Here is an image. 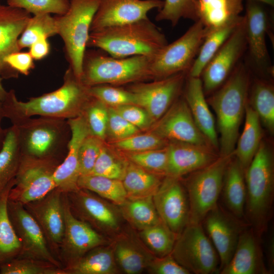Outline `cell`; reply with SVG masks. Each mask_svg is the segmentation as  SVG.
Masks as SVG:
<instances>
[{
	"mask_svg": "<svg viewBox=\"0 0 274 274\" xmlns=\"http://www.w3.org/2000/svg\"><path fill=\"white\" fill-rule=\"evenodd\" d=\"M88 88L69 67L62 85L53 91L30 97L26 101L18 100L14 90L8 91L2 102L3 115L11 123L34 116L66 120L73 118L82 113L92 97Z\"/></svg>",
	"mask_w": 274,
	"mask_h": 274,
	"instance_id": "obj_1",
	"label": "cell"
},
{
	"mask_svg": "<svg viewBox=\"0 0 274 274\" xmlns=\"http://www.w3.org/2000/svg\"><path fill=\"white\" fill-rule=\"evenodd\" d=\"M167 44L165 35L148 17L91 31L87 47L98 48L116 58L152 57Z\"/></svg>",
	"mask_w": 274,
	"mask_h": 274,
	"instance_id": "obj_2",
	"label": "cell"
},
{
	"mask_svg": "<svg viewBox=\"0 0 274 274\" xmlns=\"http://www.w3.org/2000/svg\"><path fill=\"white\" fill-rule=\"evenodd\" d=\"M249 76L238 64L225 83L207 100L214 111L220 133L219 155H233L248 103Z\"/></svg>",
	"mask_w": 274,
	"mask_h": 274,
	"instance_id": "obj_3",
	"label": "cell"
},
{
	"mask_svg": "<svg viewBox=\"0 0 274 274\" xmlns=\"http://www.w3.org/2000/svg\"><path fill=\"white\" fill-rule=\"evenodd\" d=\"M12 124L17 129L22 156L60 163L66 156L71 135L67 120L39 116Z\"/></svg>",
	"mask_w": 274,
	"mask_h": 274,
	"instance_id": "obj_4",
	"label": "cell"
},
{
	"mask_svg": "<svg viewBox=\"0 0 274 274\" xmlns=\"http://www.w3.org/2000/svg\"><path fill=\"white\" fill-rule=\"evenodd\" d=\"M151 56L113 57L105 52L86 50L80 78L86 86L100 84L119 86L151 79Z\"/></svg>",
	"mask_w": 274,
	"mask_h": 274,
	"instance_id": "obj_5",
	"label": "cell"
},
{
	"mask_svg": "<svg viewBox=\"0 0 274 274\" xmlns=\"http://www.w3.org/2000/svg\"><path fill=\"white\" fill-rule=\"evenodd\" d=\"M245 180L246 215L255 230L260 234L268 221L274 192L273 157L263 141L245 170Z\"/></svg>",
	"mask_w": 274,
	"mask_h": 274,
	"instance_id": "obj_6",
	"label": "cell"
},
{
	"mask_svg": "<svg viewBox=\"0 0 274 274\" xmlns=\"http://www.w3.org/2000/svg\"><path fill=\"white\" fill-rule=\"evenodd\" d=\"M98 0H70L67 12L54 16L57 35L62 38L70 67L80 80L90 27Z\"/></svg>",
	"mask_w": 274,
	"mask_h": 274,
	"instance_id": "obj_7",
	"label": "cell"
},
{
	"mask_svg": "<svg viewBox=\"0 0 274 274\" xmlns=\"http://www.w3.org/2000/svg\"><path fill=\"white\" fill-rule=\"evenodd\" d=\"M233 156L219 155L209 165L192 173L187 179L189 223H201L207 215L217 206L225 170Z\"/></svg>",
	"mask_w": 274,
	"mask_h": 274,
	"instance_id": "obj_8",
	"label": "cell"
},
{
	"mask_svg": "<svg viewBox=\"0 0 274 274\" xmlns=\"http://www.w3.org/2000/svg\"><path fill=\"white\" fill-rule=\"evenodd\" d=\"M208 33L203 24L196 21L181 37L162 47L151 58L152 79H160L188 72Z\"/></svg>",
	"mask_w": 274,
	"mask_h": 274,
	"instance_id": "obj_9",
	"label": "cell"
},
{
	"mask_svg": "<svg viewBox=\"0 0 274 274\" xmlns=\"http://www.w3.org/2000/svg\"><path fill=\"white\" fill-rule=\"evenodd\" d=\"M171 255L190 273L218 271V253L201 223H189L178 235Z\"/></svg>",
	"mask_w": 274,
	"mask_h": 274,
	"instance_id": "obj_10",
	"label": "cell"
},
{
	"mask_svg": "<svg viewBox=\"0 0 274 274\" xmlns=\"http://www.w3.org/2000/svg\"><path fill=\"white\" fill-rule=\"evenodd\" d=\"M66 194L73 214L102 235L112 239L124 227L118 206L83 188Z\"/></svg>",
	"mask_w": 274,
	"mask_h": 274,
	"instance_id": "obj_11",
	"label": "cell"
},
{
	"mask_svg": "<svg viewBox=\"0 0 274 274\" xmlns=\"http://www.w3.org/2000/svg\"><path fill=\"white\" fill-rule=\"evenodd\" d=\"M60 162L22 155L8 199L23 204L40 199L54 190V173Z\"/></svg>",
	"mask_w": 274,
	"mask_h": 274,
	"instance_id": "obj_12",
	"label": "cell"
},
{
	"mask_svg": "<svg viewBox=\"0 0 274 274\" xmlns=\"http://www.w3.org/2000/svg\"><path fill=\"white\" fill-rule=\"evenodd\" d=\"M7 208L10 219L21 245L20 256L62 268L51 251L40 226L24 205L8 199Z\"/></svg>",
	"mask_w": 274,
	"mask_h": 274,
	"instance_id": "obj_13",
	"label": "cell"
},
{
	"mask_svg": "<svg viewBox=\"0 0 274 274\" xmlns=\"http://www.w3.org/2000/svg\"><path fill=\"white\" fill-rule=\"evenodd\" d=\"M148 131L169 142L187 143L214 148L195 124L185 99L174 101L152 124Z\"/></svg>",
	"mask_w": 274,
	"mask_h": 274,
	"instance_id": "obj_14",
	"label": "cell"
},
{
	"mask_svg": "<svg viewBox=\"0 0 274 274\" xmlns=\"http://www.w3.org/2000/svg\"><path fill=\"white\" fill-rule=\"evenodd\" d=\"M64 231L60 246V257L65 265L90 250L108 245L112 239L102 235L72 213L66 193H63Z\"/></svg>",
	"mask_w": 274,
	"mask_h": 274,
	"instance_id": "obj_15",
	"label": "cell"
},
{
	"mask_svg": "<svg viewBox=\"0 0 274 274\" xmlns=\"http://www.w3.org/2000/svg\"><path fill=\"white\" fill-rule=\"evenodd\" d=\"M247 47L244 16L203 70L201 76L204 92H212L223 84L234 69Z\"/></svg>",
	"mask_w": 274,
	"mask_h": 274,
	"instance_id": "obj_16",
	"label": "cell"
},
{
	"mask_svg": "<svg viewBox=\"0 0 274 274\" xmlns=\"http://www.w3.org/2000/svg\"><path fill=\"white\" fill-rule=\"evenodd\" d=\"M186 72L151 82H136L128 89L134 95L136 105L144 109L154 123L166 112L179 95Z\"/></svg>",
	"mask_w": 274,
	"mask_h": 274,
	"instance_id": "obj_17",
	"label": "cell"
},
{
	"mask_svg": "<svg viewBox=\"0 0 274 274\" xmlns=\"http://www.w3.org/2000/svg\"><path fill=\"white\" fill-rule=\"evenodd\" d=\"M153 199L162 222L179 235L189 219L188 195L180 178L165 176Z\"/></svg>",
	"mask_w": 274,
	"mask_h": 274,
	"instance_id": "obj_18",
	"label": "cell"
},
{
	"mask_svg": "<svg viewBox=\"0 0 274 274\" xmlns=\"http://www.w3.org/2000/svg\"><path fill=\"white\" fill-rule=\"evenodd\" d=\"M163 4L162 0H98L90 32L147 18L150 11Z\"/></svg>",
	"mask_w": 274,
	"mask_h": 274,
	"instance_id": "obj_19",
	"label": "cell"
},
{
	"mask_svg": "<svg viewBox=\"0 0 274 274\" xmlns=\"http://www.w3.org/2000/svg\"><path fill=\"white\" fill-rule=\"evenodd\" d=\"M23 205L41 228L50 250L59 249L65 225L63 193L55 188L43 198Z\"/></svg>",
	"mask_w": 274,
	"mask_h": 274,
	"instance_id": "obj_20",
	"label": "cell"
},
{
	"mask_svg": "<svg viewBox=\"0 0 274 274\" xmlns=\"http://www.w3.org/2000/svg\"><path fill=\"white\" fill-rule=\"evenodd\" d=\"M67 121L71 132L67 154L54 173L55 188L65 193L80 188L78 185L80 177L79 150L82 141L90 134L82 114Z\"/></svg>",
	"mask_w": 274,
	"mask_h": 274,
	"instance_id": "obj_21",
	"label": "cell"
},
{
	"mask_svg": "<svg viewBox=\"0 0 274 274\" xmlns=\"http://www.w3.org/2000/svg\"><path fill=\"white\" fill-rule=\"evenodd\" d=\"M236 219H237L228 215L217 206L202 221L219 258V271L230 261L243 231Z\"/></svg>",
	"mask_w": 274,
	"mask_h": 274,
	"instance_id": "obj_22",
	"label": "cell"
},
{
	"mask_svg": "<svg viewBox=\"0 0 274 274\" xmlns=\"http://www.w3.org/2000/svg\"><path fill=\"white\" fill-rule=\"evenodd\" d=\"M266 4L257 0H247L244 16L247 46L251 57L259 67L268 64L266 36L269 28Z\"/></svg>",
	"mask_w": 274,
	"mask_h": 274,
	"instance_id": "obj_23",
	"label": "cell"
},
{
	"mask_svg": "<svg viewBox=\"0 0 274 274\" xmlns=\"http://www.w3.org/2000/svg\"><path fill=\"white\" fill-rule=\"evenodd\" d=\"M167 151L166 176L179 178L207 166L219 156L213 148L179 142H169Z\"/></svg>",
	"mask_w": 274,
	"mask_h": 274,
	"instance_id": "obj_24",
	"label": "cell"
},
{
	"mask_svg": "<svg viewBox=\"0 0 274 274\" xmlns=\"http://www.w3.org/2000/svg\"><path fill=\"white\" fill-rule=\"evenodd\" d=\"M116 264L126 274H139L146 269L155 257L146 248L132 229L123 228L112 239Z\"/></svg>",
	"mask_w": 274,
	"mask_h": 274,
	"instance_id": "obj_25",
	"label": "cell"
},
{
	"mask_svg": "<svg viewBox=\"0 0 274 274\" xmlns=\"http://www.w3.org/2000/svg\"><path fill=\"white\" fill-rule=\"evenodd\" d=\"M31 17L30 13L23 9L0 4V64L13 78H17L19 73L4 60L8 55L21 51L18 39Z\"/></svg>",
	"mask_w": 274,
	"mask_h": 274,
	"instance_id": "obj_26",
	"label": "cell"
},
{
	"mask_svg": "<svg viewBox=\"0 0 274 274\" xmlns=\"http://www.w3.org/2000/svg\"><path fill=\"white\" fill-rule=\"evenodd\" d=\"M243 0H194L191 19L200 22L209 33L239 21Z\"/></svg>",
	"mask_w": 274,
	"mask_h": 274,
	"instance_id": "obj_27",
	"label": "cell"
},
{
	"mask_svg": "<svg viewBox=\"0 0 274 274\" xmlns=\"http://www.w3.org/2000/svg\"><path fill=\"white\" fill-rule=\"evenodd\" d=\"M185 99L198 128L215 150L219 149V139L214 117L205 98L201 79L189 77Z\"/></svg>",
	"mask_w": 274,
	"mask_h": 274,
	"instance_id": "obj_28",
	"label": "cell"
},
{
	"mask_svg": "<svg viewBox=\"0 0 274 274\" xmlns=\"http://www.w3.org/2000/svg\"><path fill=\"white\" fill-rule=\"evenodd\" d=\"M221 274H255L266 272L263 268L260 248L251 230H243L229 263Z\"/></svg>",
	"mask_w": 274,
	"mask_h": 274,
	"instance_id": "obj_29",
	"label": "cell"
},
{
	"mask_svg": "<svg viewBox=\"0 0 274 274\" xmlns=\"http://www.w3.org/2000/svg\"><path fill=\"white\" fill-rule=\"evenodd\" d=\"M65 274H117L111 243L95 247L63 268Z\"/></svg>",
	"mask_w": 274,
	"mask_h": 274,
	"instance_id": "obj_30",
	"label": "cell"
},
{
	"mask_svg": "<svg viewBox=\"0 0 274 274\" xmlns=\"http://www.w3.org/2000/svg\"><path fill=\"white\" fill-rule=\"evenodd\" d=\"M232 157L225 170L221 192L231 215L239 220L244 215L246 201L245 170L237 160Z\"/></svg>",
	"mask_w": 274,
	"mask_h": 274,
	"instance_id": "obj_31",
	"label": "cell"
},
{
	"mask_svg": "<svg viewBox=\"0 0 274 274\" xmlns=\"http://www.w3.org/2000/svg\"><path fill=\"white\" fill-rule=\"evenodd\" d=\"M244 129L238 137L233 155L245 170L251 163L262 142L261 121L251 106L247 104Z\"/></svg>",
	"mask_w": 274,
	"mask_h": 274,
	"instance_id": "obj_32",
	"label": "cell"
},
{
	"mask_svg": "<svg viewBox=\"0 0 274 274\" xmlns=\"http://www.w3.org/2000/svg\"><path fill=\"white\" fill-rule=\"evenodd\" d=\"M118 206L124 220L132 228L139 231L162 221L156 209L153 196L127 197Z\"/></svg>",
	"mask_w": 274,
	"mask_h": 274,
	"instance_id": "obj_33",
	"label": "cell"
},
{
	"mask_svg": "<svg viewBox=\"0 0 274 274\" xmlns=\"http://www.w3.org/2000/svg\"><path fill=\"white\" fill-rule=\"evenodd\" d=\"M21 158L17 129L12 125L6 128L5 138L0 150V194L14 182Z\"/></svg>",
	"mask_w": 274,
	"mask_h": 274,
	"instance_id": "obj_34",
	"label": "cell"
},
{
	"mask_svg": "<svg viewBox=\"0 0 274 274\" xmlns=\"http://www.w3.org/2000/svg\"><path fill=\"white\" fill-rule=\"evenodd\" d=\"M164 177L150 172L129 161L122 180L127 197L153 196Z\"/></svg>",
	"mask_w": 274,
	"mask_h": 274,
	"instance_id": "obj_35",
	"label": "cell"
},
{
	"mask_svg": "<svg viewBox=\"0 0 274 274\" xmlns=\"http://www.w3.org/2000/svg\"><path fill=\"white\" fill-rule=\"evenodd\" d=\"M14 182L0 194V264L20 256L21 245L10 219L7 203Z\"/></svg>",
	"mask_w": 274,
	"mask_h": 274,
	"instance_id": "obj_36",
	"label": "cell"
},
{
	"mask_svg": "<svg viewBox=\"0 0 274 274\" xmlns=\"http://www.w3.org/2000/svg\"><path fill=\"white\" fill-rule=\"evenodd\" d=\"M243 17L239 21L213 30L207 35L188 71L189 77L201 76L206 66L233 32Z\"/></svg>",
	"mask_w": 274,
	"mask_h": 274,
	"instance_id": "obj_37",
	"label": "cell"
},
{
	"mask_svg": "<svg viewBox=\"0 0 274 274\" xmlns=\"http://www.w3.org/2000/svg\"><path fill=\"white\" fill-rule=\"evenodd\" d=\"M78 185L80 188L90 191L99 196L117 205L122 204L127 194L121 180L100 176H80Z\"/></svg>",
	"mask_w": 274,
	"mask_h": 274,
	"instance_id": "obj_38",
	"label": "cell"
},
{
	"mask_svg": "<svg viewBox=\"0 0 274 274\" xmlns=\"http://www.w3.org/2000/svg\"><path fill=\"white\" fill-rule=\"evenodd\" d=\"M138 234L146 248L157 257L171 254L178 236L162 221L139 231Z\"/></svg>",
	"mask_w": 274,
	"mask_h": 274,
	"instance_id": "obj_39",
	"label": "cell"
},
{
	"mask_svg": "<svg viewBox=\"0 0 274 274\" xmlns=\"http://www.w3.org/2000/svg\"><path fill=\"white\" fill-rule=\"evenodd\" d=\"M252 106L261 122L271 133L274 130V89L272 85L261 80L255 81L251 95Z\"/></svg>",
	"mask_w": 274,
	"mask_h": 274,
	"instance_id": "obj_40",
	"label": "cell"
},
{
	"mask_svg": "<svg viewBox=\"0 0 274 274\" xmlns=\"http://www.w3.org/2000/svg\"><path fill=\"white\" fill-rule=\"evenodd\" d=\"M104 145L89 175L122 180L129 161L124 155Z\"/></svg>",
	"mask_w": 274,
	"mask_h": 274,
	"instance_id": "obj_41",
	"label": "cell"
},
{
	"mask_svg": "<svg viewBox=\"0 0 274 274\" xmlns=\"http://www.w3.org/2000/svg\"><path fill=\"white\" fill-rule=\"evenodd\" d=\"M57 35L54 17L50 14H41L31 16L18 39L21 50L29 48L41 37L49 38Z\"/></svg>",
	"mask_w": 274,
	"mask_h": 274,
	"instance_id": "obj_42",
	"label": "cell"
},
{
	"mask_svg": "<svg viewBox=\"0 0 274 274\" xmlns=\"http://www.w3.org/2000/svg\"><path fill=\"white\" fill-rule=\"evenodd\" d=\"M1 274H65L63 268L51 263L23 257L0 264Z\"/></svg>",
	"mask_w": 274,
	"mask_h": 274,
	"instance_id": "obj_43",
	"label": "cell"
},
{
	"mask_svg": "<svg viewBox=\"0 0 274 274\" xmlns=\"http://www.w3.org/2000/svg\"><path fill=\"white\" fill-rule=\"evenodd\" d=\"M169 141L148 131L112 142L111 145L124 153H134L161 149L167 147Z\"/></svg>",
	"mask_w": 274,
	"mask_h": 274,
	"instance_id": "obj_44",
	"label": "cell"
},
{
	"mask_svg": "<svg viewBox=\"0 0 274 274\" xmlns=\"http://www.w3.org/2000/svg\"><path fill=\"white\" fill-rule=\"evenodd\" d=\"M82 114L85 118L90 134L105 141L107 137L108 106L91 97Z\"/></svg>",
	"mask_w": 274,
	"mask_h": 274,
	"instance_id": "obj_45",
	"label": "cell"
},
{
	"mask_svg": "<svg viewBox=\"0 0 274 274\" xmlns=\"http://www.w3.org/2000/svg\"><path fill=\"white\" fill-rule=\"evenodd\" d=\"M127 159L141 167L165 176L168 161L167 146L140 152L124 153Z\"/></svg>",
	"mask_w": 274,
	"mask_h": 274,
	"instance_id": "obj_46",
	"label": "cell"
},
{
	"mask_svg": "<svg viewBox=\"0 0 274 274\" xmlns=\"http://www.w3.org/2000/svg\"><path fill=\"white\" fill-rule=\"evenodd\" d=\"M90 95L101 101L109 107H116L122 105H136L135 96L127 89L117 86L100 84L89 87Z\"/></svg>",
	"mask_w": 274,
	"mask_h": 274,
	"instance_id": "obj_47",
	"label": "cell"
},
{
	"mask_svg": "<svg viewBox=\"0 0 274 274\" xmlns=\"http://www.w3.org/2000/svg\"><path fill=\"white\" fill-rule=\"evenodd\" d=\"M7 5L23 9L34 15L41 14H65L70 7V0H7Z\"/></svg>",
	"mask_w": 274,
	"mask_h": 274,
	"instance_id": "obj_48",
	"label": "cell"
},
{
	"mask_svg": "<svg viewBox=\"0 0 274 274\" xmlns=\"http://www.w3.org/2000/svg\"><path fill=\"white\" fill-rule=\"evenodd\" d=\"M163 7L155 17L157 21H168L176 26L181 18H191L194 0H163Z\"/></svg>",
	"mask_w": 274,
	"mask_h": 274,
	"instance_id": "obj_49",
	"label": "cell"
},
{
	"mask_svg": "<svg viewBox=\"0 0 274 274\" xmlns=\"http://www.w3.org/2000/svg\"><path fill=\"white\" fill-rule=\"evenodd\" d=\"M104 144V141L91 134L84 139L79 150L80 176L91 173Z\"/></svg>",
	"mask_w": 274,
	"mask_h": 274,
	"instance_id": "obj_50",
	"label": "cell"
},
{
	"mask_svg": "<svg viewBox=\"0 0 274 274\" xmlns=\"http://www.w3.org/2000/svg\"><path fill=\"white\" fill-rule=\"evenodd\" d=\"M140 130L130 124L112 107H108L107 137L112 142L121 140L139 133Z\"/></svg>",
	"mask_w": 274,
	"mask_h": 274,
	"instance_id": "obj_51",
	"label": "cell"
},
{
	"mask_svg": "<svg viewBox=\"0 0 274 274\" xmlns=\"http://www.w3.org/2000/svg\"><path fill=\"white\" fill-rule=\"evenodd\" d=\"M113 108L124 119L140 130H149L154 123L147 112L138 105L129 104Z\"/></svg>",
	"mask_w": 274,
	"mask_h": 274,
	"instance_id": "obj_52",
	"label": "cell"
},
{
	"mask_svg": "<svg viewBox=\"0 0 274 274\" xmlns=\"http://www.w3.org/2000/svg\"><path fill=\"white\" fill-rule=\"evenodd\" d=\"M152 274H189L179 264L171 254L162 257H155L146 269Z\"/></svg>",
	"mask_w": 274,
	"mask_h": 274,
	"instance_id": "obj_53",
	"label": "cell"
},
{
	"mask_svg": "<svg viewBox=\"0 0 274 274\" xmlns=\"http://www.w3.org/2000/svg\"><path fill=\"white\" fill-rule=\"evenodd\" d=\"M5 63L19 74L28 75L34 68L33 59L29 52L17 51L6 56Z\"/></svg>",
	"mask_w": 274,
	"mask_h": 274,
	"instance_id": "obj_54",
	"label": "cell"
},
{
	"mask_svg": "<svg viewBox=\"0 0 274 274\" xmlns=\"http://www.w3.org/2000/svg\"><path fill=\"white\" fill-rule=\"evenodd\" d=\"M29 53L33 60H41L48 55L50 46L48 38L41 37L29 47Z\"/></svg>",
	"mask_w": 274,
	"mask_h": 274,
	"instance_id": "obj_55",
	"label": "cell"
},
{
	"mask_svg": "<svg viewBox=\"0 0 274 274\" xmlns=\"http://www.w3.org/2000/svg\"><path fill=\"white\" fill-rule=\"evenodd\" d=\"M4 118L2 102H0V150L3 146L6 132V129H3L2 126V120Z\"/></svg>",
	"mask_w": 274,
	"mask_h": 274,
	"instance_id": "obj_56",
	"label": "cell"
},
{
	"mask_svg": "<svg viewBox=\"0 0 274 274\" xmlns=\"http://www.w3.org/2000/svg\"><path fill=\"white\" fill-rule=\"evenodd\" d=\"M3 79L0 77V102H3L8 93V91L5 89L3 84Z\"/></svg>",
	"mask_w": 274,
	"mask_h": 274,
	"instance_id": "obj_57",
	"label": "cell"
},
{
	"mask_svg": "<svg viewBox=\"0 0 274 274\" xmlns=\"http://www.w3.org/2000/svg\"><path fill=\"white\" fill-rule=\"evenodd\" d=\"M0 77L3 79H8L13 78L11 75L8 73L2 66L0 64Z\"/></svg>",
	"mask_w": 274,
	"mask_h": 274,
	"instance_id": "obj_58",
	"label": "cell"
},
{
	"mask_svg": "<svg viewBox=\"0 0 274 274\" xmlns=\"http://www.w3.org/2000/svg\"><path fill=\"white\" fill-rule=\"evenodd\" d=\"M260 2H261L270 7H273L274 6V0H257Z\"/></svg>",
	"mask_w": 274,
	"mask_h": 274,
	"instance_id": "obj_59",
	"label": "cell"
}]
</instances>
